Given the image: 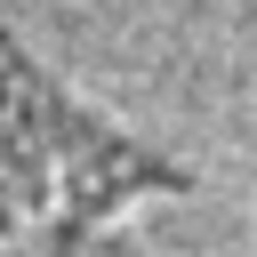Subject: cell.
Masks as SVG:
<instances>
[{
	"instance_id": "obj_1",
	"label": "cell",
	"mask_w": 257,
	"mask_h": 257,
	"mask_svg": "<svg viewBox=\"0 0 257 257\" xmlns=\"http://www.w3.org/2000/svg\"><path fill=\"white\" fill-rule=\"evenodd\" d=\"M120 161L128 153L64 112L0 40V257H64V241L112 193H128L137 169Z\"/></svg>"
}]
</instances>
